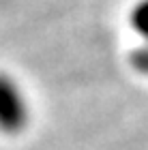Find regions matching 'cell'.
I'll use <instances>...</instances> for the list:
<instances>
[{
	"label": "cell",
	"instance_id": "3957f363",
	"mask_svg": "<svg viewBox=\"0 0 148 150\" xmlns=\"http://www.w3.org/2000/svg\"><path fill=\"white\" fill-rule=\"evenodd\" d=\"M133 67L148 75V43H144V47H140V50L133 54Z\"/></svg>",
	"mask_w": 148,
	"mask_h": 150
},
{
	"label": "cell",
	"instance_id": "6da1fadb",
	"mask_svg": "<svg viewBox=\"0 0 148 150\" xmlns=\"http://www.w3.org/2000/svg\"><path fill=\"white\" fill-rule=\"evenodd\" d=\"M30 103L17 79L0 71V131L17 135L28 127Z\"/></svg>",
	"mask_w": 148,
	"mask_h": 150
},
{
	"label": "cell",
	"instance_id": "7a4b0ae2",
	"mask_svg": "<svg viewBox=\"0 0 148 150\" xmlns=\"http://www.w3.org/2000/svg\"><path fill=\"white\" fill-rule=\"evenodd\" d=\"M129 24H131L133 32H137L148 43V0H140V2H135L131 6Z\"/></svg>",
	"mask_w": 148,
	"mask_h": 150
}]
</instances>
